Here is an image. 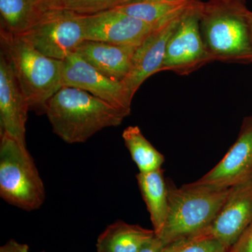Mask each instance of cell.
I'll list each match as a JSON object with an SVG mask.
<instances>
[{
	"instance_id": "obj_1",
	"label": "cell",
	"mask_w": 252,
	"mask_h": 252,
	"mask_svg": "<svg viewBox=\"0 0 252 252\" xmlns=\"http://www.w3.org/2000/svg\"><path fill=\"white\" fill-rule=\"evenodd\" d=\"M53 132L68 144L84 143L99 131L122 124L130 114L77 88L63 86L46 104Z\"/></svg>"
},
{
	"instance_id": "obj_2",
	"label": "cell",
	"mask_w": 252,
	"mask_h": 252,
	"mask_svg": "<svg viewBox=\"0 0 252 252\" xmlns=\"http://www.w3.org/2000/svg\"><path fill=\"white\" fill-rule=\"evenodd\" d=\"M244 0H208L203 3L200 26L212 62L252 63V41Z\"/></svg>"
},
{
	"instance_id": "obj_3",
	"label": "cell",
	"mask_w": 252,
	"mask_h": 252,
	"mask_svg": "<svg viewBox=\"0 0 252 252\" xmlns=\"http://www.w3.org/2000/svg\"><path fill=\"white\" fill-rule=\"evenodd\" d=\"M0 44L30 110L45 114L46 104L63 87V61L44 56L21 36L2 30Z\"/></svg>"
},
{
	"instance_id": "obj_4",
	"label": "cell",
	"mask_w": 252,
	"mask_h": 252,
	"mask_svg": "<svg viewBox=\"0 0 252 252\" xmlns=\"http://www.w3.org/2000/svg\"><path fill=\"white\" fill-rule=\"evenodd\" d=\"M0 196L26 211L38 210L46 198L44 182L26 145L0 135Z\"/></svg>"
},
{
	"instance_id": "obj_5",
	"label": "cell",
	"mask_w": 252,
	"mask_h": 252,
	"mask_svg": "<svg viewBox=\"0 0 252 252\" xmlns=\"http://www.w3.org/2000/svg\"><path fill=\"white\" fill-rule=\"evenodd\" d=\"M167 186L168 214L158 237L165 246L208 228L223 207L230 189L208 190L189 185L180 188Z\"/></svg>"
},
{
	"instance_id": "obj_6",
	"label": "cell",
	"mask_w": 252,
	"mask_h": 252,
	"mask_svg": "<svg viewBox=\"0 0 252 252\" xmlns=\"http://www.w3.org/2000/svg\"><path fill=\"white\" fill-rule=\"evenodd\" d=\"M36 11L34 23L19 36L41 54L64 61L85 41L80 15L62 10Z\"/></svg>"
},
{
	"instance_id": "obj_7",
	"label": "cell",
	"mask_w": 252,
	"mask_h": 252,
	"mask_svg": "<svg viewBox=\"0 0 252 252\" xmlns=\"http://www.w3.org/2000/svg\"><path fill=\"white\" fill-rule=\"evenodd\" d=\"M203 1L186 11L167 43L160 72L172 71L189 75L212 63L200 31V11Z\"/></svg>"
},
{
	"instance_id": "obj_8",
	"label": "cell",
	"mask_w": 252,
	"mask_h": 252,
	"mask_svg": "<svg viewBox=\"0 0 252 252\" xmlns=\"http://www.w3.org/2000/svg\"><path fill=\"white\" fill-rule=\"evenodd\" d=\"M77 88L130 114L133 97L123 81L104 75L73 52L63 61V87Z\"/></svg>"
},
{
	"instance_id": "obj_9",
	"label": "cell",
	"mask_w": 252,
	"mask_h": 252,
	"mask_svg": "<svg viewBox=\"0 0 252 252\" xmlns=\"http://www.w3.org/2000/svg\"><path fill=\"white\" fill-rule=\"evenodd\" d=\"M80 16L85 40L138 47L155 28L114 9Z\"/></svg>"
},
{
	"instance_id": "obj_10",
	"label": "cell",
	"mask_w": 252,
	"mask_h": 252,
	"mask_svg": "<svg viewBox=\"0 0 252 252\" xmlns=\"http://www.w3.org/2000/svg\"><path fill=\"white\" fill-rule=\"evenodd\" d=\"M252 174V118L244 124L236 142L216 166L189 185L204 190H228Z\"/></svg>"
},
{
	"instance_id": "obj_11",
	"label": "cell",
	"mask_w": 252,
	"mask_h": 252,
	"mask_svg": "<svg viewBox=\"0 0 252 252\" xmlns=\"http://www.w3.org/2000/svg\"><path fill=\"white\" fill-rule=\"evenodd\" d=\"M252 223V174L230 188L216 218L204 230L228 250Z\"/></svg>"
},
{
	"instance_id": "obj_12",
	"label": "cell",
	"mask_w": 252,
	"mask_h": 252,
	"mask_svg": "<svg viewBox=\"0 0 252 252\" xmlns=\"http://www.w3.org/2000/svg\"><path fill=\"white\" fill-rule=\"evenodd\" d=\"M183 14L154 28L135 50L130 72L123 81L132 97L144 81L160 71L167 43Z\"/></svg>"
},
{
	"instance_id": "obj_13",
	"label": "cell",
	"mask_w": 252,
	"mask_h": 252,
	"mask_svg": "<svg viewBox=\"0 0 252 252\" xmlns=\"http://www.w3.org/2000/svg\"><path fill=\"white\" fill-rule=\"evenodd\" d=\"M29 111L11 64L0 51V135L7 134L26 145Z\"/></svg>"
},
{
	"instance_id": "obj_14",
	"label": "cell",
	"mask_w": 252,
	"mask_h": 252,
	"mask_svg": "<svg viewBox=\"0 0 252 252\" xmlns=\"http://www.w3.org/2000/svg\"><path fill=\"white\" fill-rule=\"evenodd\" d=\"M137 48L85 40L74 53L107 77L123 81L130 72Z\"/></svg>"
},
{
	"instance_id": "obj_15",
	"label": "cell",
	"mask_w": 252,
	"mask_h": 252,
	"mask_svg": "<svg viewBox=\"0 0 252 252\" xmlns=\"http://www.w3.org/2000/svg\"><path fill=\"white\" fill-rule=\"evenodd\" d=\"M156 236L154 230L119 220L99 235L97 252H139Z\"/></svg>"
},
{
	"instance_id": "obj_16",
	"label": "cell",
	"mask_w": 252,
	"mask_h": 252,
	"mask_svg": "<svg viewBox=\"0 0 252 252\" xmlns=\"http://www.w3.org/2000/svg\"><path fill=\"white\" fill-rule=\"evenodd\" d=\"M200 0H135L114 8L157 28L183 14Z\"/></svg>"
},
{
	"instance_id": "obj_17",
	"label": "cell",
	"mask_w": 252,
	"mask_h": 252,
	"mask_svg": "<svg viewBox=\"0 0 252 252\" xmlns=\"http://www.w3.org/2000/svg\"><path fill=\"white\" fill-rule=\"evenodd\" d=\"M142 198L150 215L156 236L161 235L169 209L168 186L162 169L136 176Z\"/></svg>"
},
{
	"instance_id": "obj_18",
	"label": "cell",
	"mask_w": 252,
	"mask_h": 252,
	"mask_svg": "<svg viewBox=\"0 0 252 252\" xmlns=\"http://www.w3.org/2000/svg\"><path fill=\"white\" fill-rule=\"evenodd\" d=\"M122 137L139 172L147 173L161 168L165 157L144 137L138 126L126 127Z\"/></svg>"
},
{
	"instance_id": "obj_19",
	"label": "cell",
	"mask_w": 252,
	"mask_h": 252,
	"mask_svg": "<svg viewBox=\"0 0 252 252\" xmlns=\"http://www.w3.org/2000/svg\"><path fill=\"white\" fill-rule=\"evenodd\" d=\"M1 30L21 35L31 27L37 15L29 0H0Z\"/></svg>"
},
{
	"instance_id": "obj_20",
	"label": "cell",
	"mask_w": 252,
	"mask_h": 252,
	"mask_svg": "<svg viewBox=\"0 0 252 252\" xmlns=\"http://www.w3.org/2000/svg\"><path fill=\"white\" fill-rule=\"evenodd\" d=\"M135 0H44L34 6L37 11L62 10L79 15H92Z\"/></svg>"
},
{
	"instance_id": "obj_21",
	"label": "cell",
	"mask_w": 252,
	"mask_h": 252,
	"mask_svg": "<svg viewBox=\"0 0 252 252\" xmlns=\"http://www.w3.org/2000/svg\"><path fill=\"white\" fill-rule=\"evenodd\" d=\"M163 252H228V250L219 240L203 230L169 244L164 248Z\"/></svg>"
},
{
	"instance_id": "obj_22",
	"label": "cell",
	"mask_w": 252,
	"mask_h": 252,
	"mask_svg": "<svg viewBox=\"0 0 252 252\" xmlns=\"http://www.w3.org/2000/svg\"><path fill=\"white\" fill-rule=\"evenodd\" d=\"M228 252H252V223L228 249Z\"/></svg>"
},
{
	"instance_id": "obj_23",
	"label": "cell",
	"mask_w": 252,
	"mask_h": 252,
	"mask_svg": "<svg viewBox=\"0 0 252 252\" xmlns=\"http://www.w3.org/2000/svg\"><path fill=\"white\" fill-rule=\"evenodd\" d=\"M27 244L21 243L15 240H10L0 248V252H28Z\"/></svg>"
},
{
	"instance_id": "obj_24",
	"label": "cell",
	"mask_w": 252,
	"mask_h": 252,
	"mask_svg": "<svg viewBox=\"0 0 252 252\" xmlns=\"http://www.w3.org/2000/svg\"><path fill=\"white\" fill-rule=\"evenodd\" d=\"M165 245L158 237L155 236L147 245H144L139 252H163Z\"/></svg>"
},
{
	"instance_id": "obj_25",
	"label": "cell",
	"mask_w": 252,
	"mask_h": 252,
	"mask_svg": "<svg viewBox=\"0 0 252 252\" xmlns=\"http://www.w3.org/2000/svg\"><path fill=\"white\" fill-rule=\"evenodd\" d=\"M245 17L248 22L249 30H250V36L252 41V11L248 9L245 11Z\"/></svg>"
},
{
	"instance_id": "obj_26",
	"label": "cell",
	"mask_w": 252,
	"mask_h": 252,
	"mask_svg": "<svg viewBox=\"0 0 252 252\" xmlns=\"http://www.w3.org/2000/svg\"><path fill=\"white\" fill-rule=\"evenodd\" d=\"M29 1L34 6H36V4H39V3H40L41 1H44V0H29Z\"/></svg>"
},
{
	"instance_id": "obj_27",
	"label": "cell",
	"mask_w": 252,
	"mask_h": 252,
	"mask_svg": "<svg viewBox=\"0 0 252 252\" xmlns=\"http://www.w3.org/2000/svg\"><path fill=\"white\" fill-rule=\"evenodd\" d=\"M44 252V251H42V252Z\"/></svg>"
}]
</instances>
